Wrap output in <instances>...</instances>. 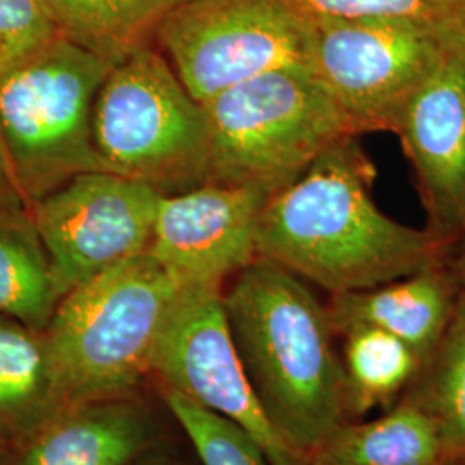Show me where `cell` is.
<instances>
[{"label":"cell","instance_id":"obj_1","mask_svg":"<svg viewBox=\"0 0 465 465\" xmlns=\"http://www.w3.org/2000/svg\"><path fill=\"white\" fill-rule=\"evenodd\" d=\"M378 169L349 136L322 152L295 183L267 199L257 257L336 293L361 292L449 261L431 230L386 216L372 199Z\"/></svg>","mask_w":465,"mask_h":465},{"label":"cell","instance_id":"obj_2","mask_svg":"<svg viewBox=\"0 0 465 465\" xmlns=\"http://www.w3.org/2000/svg\"><path fill=\"white\" fill-rule=\"evenodd\" d=\"M223 305L232 345L267 420L311 460L349 420L326 305L307 282L262 257L232 276Z\"/></svg>","mask_w":465,"mask_h":465},{"label":"cell","instance_id":"obj_3","mask_svg":"<svg viewBox=\"0 0 465 465\" xmlns=\"http://www.w3.org/2000/svg\"><path fill=\"white\" fill-rule=\"evenodd\" d=\"M184 288L145 252L64 295L44 331L64 405L134 395Z\"/></svg>","mask_w":465,"mask_h":465},{"label":"cell","instance_id":"obj_4","mask_svg":"<svg viewBox=\"0 0 465 465\" xmlns=\"http://www.w3.org/2000/svg\"><path fill=\"white\" fill-rule=\"evenodd\" d=\"M209 128L207 183L255 190L267 199L349 136H361L316 74L274 69L202 102Z\"/></svg>","mask_w":465,"mask_h":465},{"label":"cell","instance_id":"obj_5","mask_svg":"<svg viewBox=\"0 0 465 465\" xmlns=\"http://www.w3.org/2000/svg\"><path fill=\"white\" fill-rule=\"evenodd\" d=\"M113 67L59 35L0 69V132L28 211L74 176L105 171L92 113Z\"/></svg>","mask_w":465,"mask_h":465},{"label":"cell","instance_id":"obj_6","mask_svg":"<svg viewBox=\"0 0 465 465\" xmlns=\"http://www.w3.org/2000/svg\"><path fill=\"white\" fill-rule=\"evenodd\" d=\"M105 171L174 195L207 183L209 128L166 57L145 45L111 69L92 113Z\"/></svg>","mask_w":465,"mask_h":465},{"label":"cell","instance_id":"obj_7","mask_svg":"<svg viewBox=\"0 0 465 465\" xmlns=\"http://www.w3.org/2000/svg\"><path fill=\"white\" fill-rule=\"evenodd\" d=\"M153 40L202 104L274 69L312 71L314 19L292 0H182Z\"/></svg>","mask_w":465,"mask_h":465},{"label":"cell","instance_id":"obj_8","mask_svg":"<svg viewBox=\"0 0 465 465\" xmlns=\"http://www.w3.org/2000/svg\"><path fill=\"white\" fill-rule=\"evenodd\" d=\"M312 19V73L361 134H395L409 102L460 47L451 32L409 19Z\"/></svg>","mask_w":465,"mask_h":465},{"label":"cell","instance_id":"obj_9","mask_svg":"<svg viewBox=\"0 0 465 465\" xmlns=\"http://www.w3.org/2000/svg\"><path fill=\"white\" fill-rule=\"evenodd\" d=\"M163 193L107 171L84 173L30 209L61 299L149 250Z\"/></svg>","mask_w":465,"mask_h":465},{"label":"cell","instance_id":"obj_10","mask_svg":"<svg viewBox=\"0 0 465 465\" xmlns=\"http://www.w3.org/2000/svg\"><path fill=\"white\" fill-rule=\"evenodd\" d=\"M166 388L226 417L261 445L269 465H311L267 420L232 345L223 288L186 286L159 336L152 359Z\"/></svg>","mask_w":465,"mask_h":465},{"label":"cell","instance_id":"obj_11","mask_svg":"<svg viewBox=\"0 0 465 465\" xmlns=\"http://www.w3.org/2000/svg\"><path fill=\"white\" fill-rule=\"evenodd\" d=\"M266 195L240 186L203 183L163 195L150 253L186 286H216L257 259V223Z\"/></svg>","mask_w":465,"mask_h":465},{"label":"cell","instance_id":"obj_12","mask_svg":"<svg viewBox=\"0 0 465 465\" xmlns=\"http://www.w3.org/2000/svg\"><path fill=\"white\" fill-rule=\"evenodd\" d=\"M428 230L451 247L465 232V54L451 50L400 117Z\"/></svg>","mask_w":465,"mask_h":465},{"label":"cell","instance_id":"obj_13","mask_svg":"<svg viewBox=\"0 0 465 465\" xmlns=\"http://www.w3.org/2000/svg\"><path fill=\"white\" fill-rule=\"evenodd\" d=\"M157 438L155 417L134 395L90 400L67 405L11 445L0 465H132Z\"/></svg>","mask_w":465,"mask_h":465},{"label":"cell","instance_id":"obj_14","mask_svg":"<svg viewBox=\"0 0 465 465\" xmlns=\"http://www.w3.org/2000/svg\"><path fill=\"white\" fill-rule=\"evenodd\" d=\"M462 284L449 261L381 286L331 295L326 303L334 336L353 326L393 334L428 362L453 316Z\"/></svg>","mask_w":465,"mask_h":465},{"label":"cell","instance_id":"obj_15","mask_svg":"<svg viewBox=\"0 0 465 465\" xmlns=\"http://www.w3.org/2000/svg\"><path fill=\"white\" fill-rule=\"evenodd\" d=\"M44 331L0 312V434L16 445L64 409Z\"/></svg>","mask_w":465,"mask_h":465},{"label":"cell","instance_id":"obj_16","mask_svg":"<svg viewBox=\"0 0 465 465\" xmlns=\"http://www.w3.org/2000/svg\"><path fill=\"white\" fill-rule=\"evenodd\" d=\"M312 459L326 465H449L434 420L403 397L374 420L341 422Z\"/></svg>","mask_w":465,"mask_h":465},{"label":"cell","instance_id":"obj_17","mask_svg":"<svg viewBox=\"0 0 465 465\" xmlns=\"http://www.w3.org/2000/svg\"><path fill=\"white\" fill-rule=\"evenodd\" d=\"M182 0H45L67 40L114 64L152 45L163 19Z\"/></svg>","mask_w":465,"mask_h":465},{"label":"cell","instance_id":"obj_18","mask_svg":"<svg viewBox=\"0 0 465 465\" xmlns=\"http://www.w3.org/2000/svg\"><path fill=\"white\" fill-rule=\"evenodd\" d=\"M61 295L30 211L0 209V312L45 331Z\"/></svg>","mask_w":465,"mask_h":465},{"label":"cell","instance_id":"obj_19","mask_svg":"<svg viewBox=\"0 0 465 465\" xmlns=\"http://www.w3.org/2000/svg\"><path fill=\"white\" fill-rule=\"evenodd\" d=\"M336 338L343 340L340 361L347 419L393 407L422 367L414 350L378 328L353 326Z\"/></svg>","mask_w":465,"mask_h":465},{"label":"cell","instance_id":"obj_20","mask_svg":"<svg viewBox=\"0 0 465 465\" xmlns=\"http://www.w3.org/2000/svg\"><path fill=\"white\" fill-rule=\"evenodd\" d=\"M403 399L434 420L449 465H465V288L441 341Z\"/></svg>","mask_w":465,"mask_h":465},{"label":"cell","instance_id":"obj_21","mask_svg":"<svg viewBox=\"0 0 465 465\" xmlns=\"http://www.w3.org/2000/svg\"><path fill=\"white\" fill-rule=\"evenodd\" d=\"M163 397L192 441L200 464L269 465L264 450L238 424L166 386Z\"/></svg>","mask_w":465,"mask_h":465},{"label":"cell","instance_id":"obj_22","mask_svg":"<svg viewBox=\"0 0 465 465\" xmlns=\"http://www.w3.org/2000/svg\"><path fill=\"white\" fill-rule=\"evenodd\" d=\"M312 17L409 19L451 32L459 38L465 0H292ZM460 44V40H459Z\"/></svg>","mask_w":465,"mask_h":465},{"label":"cell","instance_id":"obj_23","mask_svg":"<svg viewBox=\"0 0 465 465\" xmlns=\"http://www.w3.org/2000/svg\"><path fill=\"white\" fill-rule=\"evenodd\" d=\"M59 35L45 0H0V69L28 57Z\"/></svg>","mask_w":465,"mask_h":465},{"label":"cell","instance_id":"obj_24","mask_svg":"<svg viewBox=\"0 0 465 465\" xmlns=\"http://www.w3.org/2000/svg\"><path fill=\"white\" fill-rule=\"evenodd\" d=\"M0 209L28 211L26 202L23 199L21 190L17 186L15 169L11 164V157H9L2 132H0Z\"/></svg>","mask_w":465,"mask_h":465},{"label":"cell","instance_id":"obj_25","mask_svg":"<svg viewBox=\"0 0 465 465\" xmlns=\"http://www.w3.org/2000/svg\"><path fill=\"white\" fill-rule=\"evenodd\" d=\"M450 266L455 271L459 282L465 288V232H462L460 240L455 243L449 259Z\"/></svg>","mask_w":465,"mask_h":465},{"label":"cell","instance_id":"obj_26","mask_svg":"<svg viewBox=\"0 0 465 465\" xmlns=\"http://www.w3.org/2000/svg\"><path fill=\"white\" fill-rule=\"evenodd\" d=\"M132 465H183L180 464V462H176V460H173V459H169V457H159V455H152V453H147V455H143V457H140L138 460H134Z\"/></svg>","mask_w":465,"mask_h":465},{"label":"cell","instance_id":"obj_27","mask_svg":"<svg viewBox=\"0 0 465 465\" xmlns=\"http://www.w3.org/2000/svg\"><path fill=\"white\" fill-rule=\"evenodd\" d=\"M459 40H460V49H462V52L465 54V4L462 19H460V28H459Z\"/></svg>","mask_w":465,"mask_h":465},{"label":"cell","instance_id":"obj_28","mask_svg":"<svg viewBox=\"0 0 465 465\" xmlns=\"http://www.w3.org/2000/svg\"><path fill=\"white\" fill-rule=\"evenodd\" d=\"M9 449V445H7V441L4 440V436L0 434V460H2V457L5 455V451Z\"/></svg>","mask_w":465,"mask_h":465},{"label":"cell","instance_id":"obj_29","mask_svg":"<svg viewBox=\"0 0 465 465\" xmlns=\"http://www.w3.org/2000/svg\"><path fill=\"white\" fill-rule=\"evenodd\" d=\"M311 465H326V464H322V462H319V460H316V459H312V460H311Z\"/></svg>","mask_w":465,"mask_h":465}]
</instances>
